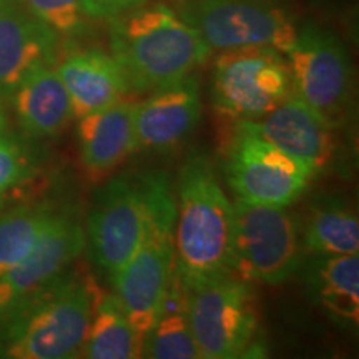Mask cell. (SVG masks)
<instances>
[{
  "instance_id": "6da1fadb",
  "label": "cell",
  "mask_w": 359,
  "mask_h": 359,
  "mask_svg": "<svg viewBox=\"0 0 359 359\" xmlns=\"http://www.w3.org/2000/svg\"><path fill=\"white\" fill-rule=\"evenodd\" d=\"M98 293L95 278L70 264L0 316V356L80 358Z\"/></svg>"
},
{
  "instance_id": "7a4b0ae2",
  "label": "cell",
  "mask_w": 359,
  "mask_h": 359,
  "mask_svg": "<svg viewBox=\"0 0 359 359\" xmlns=\"http://www.w3.org/2000/svg\"><path fill=\"white\" fill-rule=\"evenodd\" d=\"M175 271L187 291L233 273L235 208L215 163L191 151L178 173Z\"/></svg>"
},
{
  "instance_id": "3957f363",
  "label": "cell",
  "mask_w": 359,
  "mask_h": 359,
  "mask_svg": "<svg viewBox=\"0 0 359 359\" xmlns=\"http://www.w3.org/2000/svg\"><path fill=\"white\" fill-rule=\"evenodd\" d=\"M109 22L111 57L135 93L154 92L190 77L213 53L165 4H142Z\"/></svg>"
},
{
  "instance_id": "277c9868",
  "label": "cell",
  "mask_w": 359,
  "mask_h": 359,
  "mask_svg": "<svg viewBox=\"0 0 359 359\" xmlns=\"http://www.w3.org/2000/svg\"><path fill=\"white\" fill-rule=\"evenodd\" d=\"M142 175L147 196L145 230L132 258L111 283L130 325L143 339L160 318L175 269L177 200L167 173L155 170Z\"/></svg>"
},
{
  "instance_id": "5b68a950",
  "label": "cell",
  "mask_w": 359,
  "mask_h": 359,
  "mask_svg": "<svg viewBox=\"0 0 359 359\" xmlns=\"http://www.w3.org/2000/svg\"><path fill=\"white\" fill-rule=\"evenodd\" d=\"M210 93L218 115L231 122H258L293 93L288 60L262 45L219 50Z\"/></svg>"
},
{
  "instance_id": "8992f818",
  "label": "cell",
  "mask_w": 359,
  "mask_h": 359,
  "mask_svg": "<svg viewBox=\"0 0 359 359\" xmlns=\"http://www.w3.org/2000/svg\"><path fill=\"white\" fill-rule=\"evenodd\" d=\"M187 314L200 358H250L259 351L257 296L245 278L231 273L187 291Z\"/></svg>"
},
{
  "instance_id": "52a82bcc",
  "label": "cell",
  "mask_w": 359,
  "mask_h": 359,
  "mask_svg": "<svg viewBox=\"0 0 359 359\" xmlns=\"http://www.w3.org/2000/svg\"><path fill=\"white\" fill-rule=\"evenodd\" d=\"M233 238V271L248 281L280 285L303 264L302 224L288 206L238 200Z\"/></svg>"
},
{
  "instance_id": "ba28073f",
  "label": "cell",
  "mask_w": 359,
  "mask_h": 359,
  "mask_svg": "<svg viewBox=\"0 0 359 359\" xmlns=\"http://www.w3.org/2000/svg\"><path fill=\"white\" fill-rule=\"evenodd\" d=\"M223 173L238 200L276 206L293 205L314 178L250 122H233L223 147Z\"/></svg>"
},
{
  "instance_id": "9c48e42d",
  "label": "cell",
  "mask_w": 359,
  "mask_h": 359,
  "mask_svg": "<svg viewBox=\"0 0 359 359\" xmlns=\"http://www.w3.org/2000/svg\"><path fill=\"white\" fill-rule=\"evenodd\" d=\"M293 95L326 125L339 128L353 111V69L349 55L333 32L316 24L298 29L286 53Z\"/></svg>"
},
{
  "instance_id": "30bf717a",
  "label": "cell",
  "mask_w": 359,
  "mask_h": 359,
  "mask_svg": "<svg viewBox=\"0 0 359 359\" xmlns=\"http://www.w3.org/2000/svg\"><path fill=\"white\" fill-rule=\"evenodd\" d=\"M175 11L212 50L262 45L286 55L298 34L276 0H182Z\"/></svg>"
},
{
  "instance_id": "8fae6325",
  "label": "cell",
  "mask_w": 359,
  "mask_h": 359,
  "mask_svg": "<svg viewBox=\"0 0 359 359\" xmlns=\"http://www.w3.org/2000/svg\"><path fill=\"white\" fill-rule=\"evenodd\" d=\"M147 222L143 175L120 173L97 191L85 241L93 263L114 280L140 245Z\"/></svg>"
},
{
  "instance_id": "7c38bea8",
  "label": "cell",
  "mask_w": 359,
  "mask_h": 359,
  "mask_svg": "<svg viewBox=\"0 0 359 359\" xmlns=\"http://www.w3.org/2000/svg\"><path fill=\"white\" fill-rule=\"evenodd\" d=\"M85 246V230L79 218L58 210L34 248L0 278V316L77 262Z\"/></svg>"
},
{
  "instance_id": "4fadbf2b",
  "label": "cell",
  "mask_w": 359,
  "mask_h": 359,
  "mask_svg": "<svg viewBox=\"0 0 359 359\" xmlns=\"http://www.w3.org/2000/svg\"><path fill=\"white\" fill-rule=\"evenodd\" d=\"M60 35L22 0H0V95L15 92L40 67H55Z\"/></svg>"
},
{
  "instance_id": "5bb4252c",
  "label": "cell",
  "mask_w": 359,
  "mask_h": 359,
  "mask_svg": "<svg viewBox=\"0 0 359 359\" xmlns=\"http://www.w3.org/2000/svg\"><path fill=\"white\" fill-rule=\"evenodd\" d=\"M200 85L193 75L150 92L135 103L137 148L165 150L183 142L201 118Z\"/></svg>"
},
{
  "instance_id": "9a60e30c",
  "label": "cell",
  "mask_w": 359,
  "mask_h": 359,
  "mask_svg": "<svg viewBox=\"0 0 359 359\" xmlns=\"http://www.w3.org/2000/svg\"><path fill=\"white\" fill-rule=\"evenodd\" d=\"M250 123L264 140L302 161L314 177L325 173L333 163L336 155L333 128L293 93L264 118Z\"/></svg>"
},
{
  "instance_id": "2e32d148",
  "label": "cell",
  "mask_w": 359,
  "mask_h": 359,
  "mask_svg": "<svg viewBox=\"0 0 359 359\" xmlns=\"http://www.w3.org/2000/svg\"><path fill=\"white\" fill-rule=\"evenodd\" d=\"M79 154L90 177L103 178L137 148L135 103L118 100L79 118Z\"/></svg>"
},
{
  "instance_id": "e0dca14e",
  "label": "cell",
  "mask_w": 359,
  "mask_h": 359,
  "mask_svg": "<svg viewBox=\"0 0 359 359\" xmlns=\"http://www.w3.org/2000/svg\"><path fill=\"white\" fill-rule=\"evenodd\" d=\"M55 70L69 92L72 111L77 120L132 93L115 58L97 48L67 53L55 64Z\"/></svg>"
},
{
  "instance_id": "ac0fdd59",
  "label": "cell",
  "mask_w": 359,
  "mask_h": 359,
  "mask_svg": "<svg viewBox=\"0 0 359 359\" xmlns=\"http://www.w3.org/2000/svg\"><path fill=\"white\" fill-rule=\"evenodd\" d=\"M8 102L27 137H57L74 120L69 92L55 67H40L27 75Z\"/></svg>"
},
{
  "instance_id": "d6986e66",
  "label": "cell",
  "mask_w": 359,
  "mask_h": 359,
  "mask_svg": "<svg viewBox=\"0 0 359 359\" xmlns=\"http://www.w3.org/2000/svg\"><path fill=\"white\" fill-rule=\"evenodd\" d=\"M303 276L311 302L338 325H359L358 255H316L304 264Z\"/></svg>"
},
{
  "instance_id": "ffe728a7",
  "label": "cell",
  "mask_w": 359,
  "mask_h": 359,
  "mask_svg": "<svg viewBox=\"0 0 359 359\" xmlns=\"http://www.w3.org/2000/svg\"><path fill=\"white\" fill-rule=\"evenodd\" d=\"M302 224L304 251L313 255H358L356 210L341 196L325 195L311 201Z\"/></svg>"
},
{
  "instance_id": "44dd1931",
  "label": "cell",
  "mask_w": 359,
  "mask_h": 359,
  "mask_svg": "<svg viewBox=\"0 0 359 359\" xmlns=\"http://www.w3.org/2000/svg\"><path fill=\"white\" fill-rule=\"evenodd\" d=\"M143 339L130 325L118 296L109 291L97 294L80 358L133 359L142 358Z\"/></svg>"
},
{
  "instance_id": "7402d4cb",
  "label": "cell",
  "mask_w": 359,
  "mask_h": 359,
  "mask_svg": "<svg viewBox=\"0 0 359 359\" xmlns=\"http://www.w3.org/2000/svg\"><path fill=\"white\" fill-rule=\"evenodd\" d=\"M52 201H34L0 210V278L34 248L39 236L55 217Z\"/></svg>"
},
{
  "instance_id": "603a6c76",
  "label": "cell",
  "mask_w": 359,
  "mask_h": 359,
  "mask_svg": "<svg viewBox=\"0 0 359 359\" xmlns=\"http://www.w3.org/2000/svg\"><path fill=\"white\" fill-rule=\"evenodd\" d=\"M142 358L150 359H200L193 338L187 308L163 309L160 318L143 338Z\"/></svg>"
},
{
  "instance_id": "cb8c5ba5",
  "label": "cell",
  "mask_w": 359,
  "mask_h": 359,
  "mask_svg": "<svg viewBox=\"0 0 359 359\" xmlns=\"http://www.w3.org/2000/svg\"><path fill=\"white\" fill-rule=\"evenodd\" d=\"M39 173L37 156L17 135L0 132V196L32 182Z\"/></svg>"
},
{
  "instance_id": "d4e9b609",
  "label": "cell",
  "mask_w": 359,
  "mask_h": 359,
  "mask_svg": "<svg viewBox=\"0 0 359 359\" xmlns=\"http://www.w3.org/2000/svg\"><path fill=\"white\" fill-rule=\"evenodd\" d=\"M43 24L60 37H82L90 29V17L83 0H22Z\"/></svg>"
},
{
  "instance_id": "484cf974",
  "label": "cell",
  "mask_w": 359,
  "mask_h": 359,
  "mask_svg": "<svg viewBox=\"0 0 359 359\" xmlns=\"http://www.w3.org/2000/svg\"><path fill=\"white\" fill-rule=\"evenodd\" d=\"M145 2L147 0H83V8L90 19L110 20Z\"/></svg>"
},
{
  "instance_id": "4316f807",
  "label": "cell",
  "mask_w": 359,
  "mask_h": 359,
  "mask_svg": "<svg viewBox=\"0 0 359 359\" xmlns=\"http://www.w3.org/2000/svg\"><path fill=\"white\" fill-rule=\"evenodd\" d=\"M7 127H8L7 111H6V107H4V98L0 95V132H6Z\"/></svg>"
},
{
  "instance_id": "83f0119b",
  "label": "cell",
  "mask_w": 359,
  "mask_h": 359,
  "mask_svg": "<svg viewBox=\"0 0 359 359\" xmlns=\"http://www.w3.org/2000/svg\"><path fill=\"white\" fill-rule=\"evenodd\" d=\"M4 205H6V198H4V196H0V210L4 208Z\"/></svg>"
}]
</instances>
